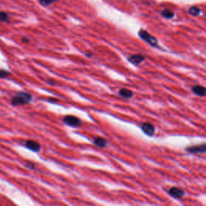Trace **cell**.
I'll return each mask as SVG.
<instances>
[{
	"instance_id": "ffe728a7",
	"label": "cell",
	"mask_w": 206,
	"mask_h": 206,
	"mask_svg": "<svg viewBox=\"0 0 206 206\" xmlns=\"http://www.w3.org/2000/svg\"><path fill=\"white\" fill-rule=\"evenodd\" d=\"M86 56H89V57H91V56H93V54H92L91 53H86Z\"/></svg>"
},
{
	"instance_id": "e0dca14e",
	"label": "cell",
	"mask_w": 206,
	"mask_h": 206,
	"mask_svg": "<svg viewBox=\"0 0 206 206\" xmlns=\"http://www.w3.org/2000/svg\"><path fill=\"white\" fill-rule=\"evenodd\" d=\"M22 42H24V43H28V42H29V40H28V38H27V37H23V38H22Z\"/></svg>"
},
{
	"instance_id": "8992f818",
	"label": "cell",
	"mask_w": 206,
	"mask_h": 206,
	"mask_svg": "<svg viewBox=\"0 0 206 206\" xmlns=\"http://www.w3.org/2000/svg\"><path fill=\"white\" fill-rule=\"evenodd\" d=\"M142 130L143 131L149 136H152L155 134V127L152 124L149 123V122H144V123L142 124Z\"/></svg>"
},
{
	"instance_id": "277c9868",
	"label": "cell",
	"mask_w": 206,
	"mask_h": 206,
	"mask_svg": "<svg viewBox=\"0 0 206 206\" xmlns=\"http://www.w3.org/2000/svg\"><path fill=\"white\" fill-rule=\"evenodd\" d=\"M186 151H189L190 153H205L206 151V146L205 143L200 145H197V146H192V147H189L188 148H186Z\"/></svg>"
},
{
	"instance_id": "52a82bcc",
	"label": "cell",
	"mask_w": 206,
	"mask_h": 206,
	"mask_svg": "<svg viewBox=\"0 0 206 206\" xmlns=\"http://www.w3.org/2000/svg\"><path fill=\"white\" fill-rule=\"evenodd\" d=\"M145 60V56L142 54H135V55H132L130 56L128 58V61H129L131 64L135 65H138L142 61H143Z\"/></svg>"
},
{
	"instance_id": "5bb4252c",
	"label": "cell",
	"mask_w": 206,
	"mask_h": 206,
	"mask_svg": "<svg viewBox=\"0 0 206 206\" xmlns=\"http://www.w3.org/2000/svg\"><path fill=\"white\" fill-rule=\"evenodd\" d=\"M9 15L6 14V12H0V21L1 22H6L8 21Z\"/></svg>"
},
{
	"instance_id": "6da1fadb",
	"label": "cell",
	"mask_w": 206,
	"mask_h": 206,
	"mask_svg": "<svg viewBox=\"0 0 206 206\" xmlns=\"http://www.w3.org/2000/svg\"><path fill=\"white\" fill-rule=\"evenodd\" d=\"M32 100V96L28 93L24 92H19L16 94L11 100V104L12 106H20V105H25L31 102Z\"/></svg>"
},
{
	"instance_id": "5b68a950",
	"label": "cell",
	"mask_w": 206,
	"mask_h": 206,
	"mask_svg": "<svg viewBox=\"0 0 206 206\" xmlns=\"http://www.w3.org/2000/svg\"><path fill=\"white\" fill-rule=\"evenodd\" d=\"M168 193L171 197L176 198V199H180V198H182L184 196V192L180 189H178L176 187L171 188L168 190Z\"/></svg>"
},
{
	"instance_id": "30bf717a",
	"label": "cell",
	"mask_w": 206,
	"mask_h": 206,
	"mask_svg": "<svg viewBox=\"0 0 206 206\" xmlns=\"http://www.w3.org/2000/svg\"><path fill=\"white\" fill-rule=\"evenodd\" d=\"M94 143L97 147H101V148H103V147H106L107 146V141H106L105 138H100V137H97L94 139Z\"/></svg>"
},
{
	"instance_id": "9a60e30c",
	"label": "cell",
	"mask_w": 206,
	"mask_h": 206,
	"mask_svg": "<svg viewBox=\"0 0 206 206\" xmlns=\"http://www.w3.org/2000/svg\"><path fill=\"white\" fill-rule=\"evenodd\" d=\"M39 1H40V4H42L43 6H49L52 3H55V2L58 1V0H39Z\"/></svg>"
},
{
	"instance_id": "9c48e42d",
	"label": "cell",
	"mask_w": 206,
	"mask_h": 206,
	"mask_svg": "<svg viewBox=\"0 0 206 206\" xmlns=\"http://www.w3.org/2000/svg\"><path fill=\"white\" fill-rule=\"evenodd\" d=\"M192 93H194L195 94L200 97H204L206 94V89L204 86H195L192 87Z\"/></svg>"
},
{
	"instance_id": "7c38bea8",
	"label": "cell",
	"mask_w": 206,
	"mask_h": 206,
	"mask_svg": "<svg viewBox=\"0 0 206 206\" xmlns=\"http://www.w3.org/2000/svg\"><path fill=\"white\" fill-rule=\"evenodd\" d=\"M162 15L164 16V18H166V19H172V18L175 16V14H174V12H171L170 10H164L162 12Z\"/></svg>"
},
{
	"instance_id": "ac0fdd59",
	"label": "cell",
	"mask_w": 206,
	"mask_h": 206,
	"mask_svg": "<svg viewBox=\"0 0 206 206\" xmlns=\"http://www.w3.org/2000/svg\"><path fill=\"white\" fill-rule=\"evenodd\" d=\"M27 166L28 167V168H32V169H33L34 168V164H31V163H28V164H27Z\"/></svg>"
},
{
	"instance_id": "d6986e66",
	"label": "cell",
	"mask_w": 206,
	"mask_h": 206,
	"mask_svg": "<svg viewBox=\"0 0 206 206\" xmlns=\"http://www.w3.org/2000/svg\"><path fill=\"white\" fill-rule=\"evenodd\" d=\"M47 83L48 85H54L55 84V82L53 81V80H48V81H47Z\"/></svg>"
},
{
	"instance_id": "8fae6325",
	"label": "cell",
	"mask_w": 206,
	"mask_h": 206,
	"mask_svg": "<svg viewBox=\"0 0 206 206\" xmlns=\"http://www.w3.org/2000/svg\"><path fill=\"white\" fill-rule=\"evenodd\" d=\"M118 94H119L121 97H124V98H130L133 96V94H134L131 90L125 88L121 89L119 92H118Z\"/></svg>"
},
{
	"instance_id": "7a4b0ae2",
	"label": "cell",
	"mask_w": 206,
	"mask_h": 206,
	"mask_svg": "<svg viewBox=\"0 0 206 206\" xmlns=\"http://www.w3.org/2000/svg\"><path fill=\"white\" fill-rule=\"evenodd\" d=\"M138 35H139V37H140L142 40H143L144 41L148 43L151 46H152V47H157V46H158V41H157V40H156L154 36H152L151 34H149V33L147 32V31H145V30H140L139 32H138Z\"/></svg>"
},
{
	"instance_id": "3957f363",
	"label": "cell",
	"mask_w": 206,
	"mask_h": 206,
	"mask_svg": "<svg viewBox=\"0 0 206 206\" xmlns=\"http://www.w3.org/2000/svg\"><path fill=\"white\" fill-rule=\"evenodd\" d=\"M63 121H64V122L65 124H67L68 126H71V127H78L81 124V121L78 118L75 117V116H73V115L65 116Z\"/></svg>"
},
{
	"instance_id": "4fadbf2b",
	"label": "cell",
	"mask_w": 206,
	"mask_h": 206,
	"mask_svg": "<svg viewBox=\"0 0 206 206\" xmlns=\"http://www.w3.org/2000/svg\"><path fill=\"white\" fill-rule=\"evenodd\" d=\"M189 12L192 15H193V16H197V15H200V10L199 8H197V7H196V6H192V7L189 8Z\"/></svg>"
},
{
	"instance_id": "2e32d148",
	"label": "cell",
	"mask_w": 206,
	"mask_h": 206,
	"mask_svg": "<svg viewBox=\"0 0 206 206\" xmlns=\"http://www.w3.org/2000/svg\"><path fill=\"white\" fill-rule=\"evenodd\" d=\"M10 75V73L6 70L3 69H0V78H5V77H8Z\"/></svg>"
},
{
	"instance_id": "ba28073f",
	"label": "cell",
	"mask_w": 206,
	"mask_h": 206,
	"mask_svg": "<svg viewBox=\"0 0 206 206\" xmlns=\"http://www.w3.org/2000/svg\"><path fill=\"white\" fill-rule=\"evenodd\" d=\"M25 146H26L29 150L37 152L40 150V145L37 142L33 141V140H27L25 142Z\"/></svg>"
}]
</instances>
